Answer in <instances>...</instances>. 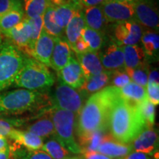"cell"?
<instances>
[{
  "instance_id": "cell-49",
  "label": "cell",
  "mask_w": 159,
  "mask_h": 159,
  "mask_svg": "<svg viewBox=\"0 0 159 159\" xmlns=\"http://www.w3.org/2000/svg\"><path fill=\"white\" fill-rule=\"evenodd\" d=\"M2 43V35L0 33V46H1Z\"/></svg>"
},
{
  "instance_id": "cell-18",
  "label": "cell",
  "mask_w": 159,
  "mask_h": 159,
  "mask_svg": "<svg viewBox=\"0 0 159 159\" xmlns=\"http://www.w3.org/2000/svg\"><path fill=\"white\" fill-rule=\"evenodd\" d=\"M70 46L67 41L63 38H57L53 48L50 64L52 68L58 72L68 63L71 57Z\"/></svg>"
},
{
  "instance_id": "cell-9",
  "label": "cell",
  "mask_w": 159,
  "mask_h": 159,
  "mask_svg": "<svg viewBox=\"0 0 159 159\" xmlns=\"http://www.w3.org/2000/svg\"><path fill=\"white\" fill-rule=\"evenodd\" d=\"M107 22L120 23L134 20V3L106 0L100 5Z\"/></svg>"
},
{
  "instance_id": "cell-27",
  "label": "cell",
  "mask_w": 159,
  "mask_h": 159,
  "mask_svg": "<svg viewBox=\"0 0 159 159\" xmlns=\"http://www.w3.org/2000/svg\"><path fill=\"white\" fill-rule=\"evenodd\" d=\"M41 150L47 152L53 159H80L81 156L74 154L67 150L56 139H52L44 143Z\"/></svg>"
},
{
  "instance_id": "cell-47",
  "label": "cell",
  "mask_w": 159,
  "mask_h": 159,
  "mask_svg": "<svg viewBox=\"0 0 159 159\" xmlns=\"http://www.w3.org/2000/svg\"><path fill=\"white\" fill-rule=\"evenodd\" d=\"M9 148V144L6 137L0 136V150H5Z\"/></svg>"
},
{
  "instance_id": "cell-45",
  "label": "cell",
  "mask_w": 159,
  "mask_h": 159,
  "mask_svg": "<svg viewBox=\"0 0 159 159\" xmlns=\"http://www.w3.org/2000/svg\"><path fill=\"white\" fill-rule=\"evenodd\" d=\"M148 82H153L159 83V74L158 69H155L149 72L148 75Z\"/></svg>"
},
{
  "instance_id": "cell-17",
  "label": "cell",
  "mask_w": 159,
  "mask_h": 159,
  "mask_svg": "<svg viewBox=\"0 0 159 159\" xmlns=\"http://www.w3.org/2000/svg\"><path fill=\"white\" fill-rule=\"evenodd\" d=\"M96 152L112 158L122 159L133 152V148L130 144H122L114 141V139H111L108 136H105Z\"/></svg>"
},
{
  "instance_id": "cell-5",
  "label": "cell",
  "mask_w": 159,
  "mask_h": 159,
  "mask_svg": "<svg viewBox=\"0 0 159 159\" xmlns=\"http://www.w3.org/2000/svg\"><path fill=\"white\" fill-rule=\"evenodd\" d=\"M27 55L6 41L0 46V92L14 84Z\"/></svg>"
},
{
  "instance_id": "cell-3",
  "label": "cell",
  "mask_w": 159,
  "mask_h": 159,
  "mask_svg": "<svg viewBox=\"0 0 159 159\" xmlns=\"http://www.w3.org/2000/svg\"><path fill=\"white\" fill-rule=\"evenodd\" d=\"M48 97L39 91L25 89L0 93V116L20 115L43 108Z\"/></svg>"
},
{
  "instance_id": "cell-26",
  "label": "cell",
  "mask_w": 159,
  "mask_h": 159,
  "mask_svg": "<svg viewBox=\"0 0 159 159\" xmlns=\"http://www.w3.org/2000/svg\"><path fill=\"white\" fill-rule=\"evenodd\" d=\"M118 92L121 98L133 104H139L147 99L146 88L134 82H130L122 88L118 89Z\"/></svg>"
},
{
  "instance_id": "cell-29",
  "label": "cell",
  "mask_w": 159,
  "mask_h": 159,
  "mask_svg": "<svg viewBox=\"0 0 159 159\" xmlns=\"http://www.w3.org/2000/svg\"><path fill=\"white\" fill-rule=\"evenodd\" d=\"M81 38L88 46L89 52H97L102 48L104 43L103 33L89 28L86 26L82 30Z\"/></svg>"
},
{
  "instance_id": "cell-8",
  "label": "cell",
  "mask_w": 159,
  "mask_h": 159,
  "mask_svg": "<svg viewBox=\"0 0 159 159\" xmlns=\"http://www.w3.org/2000/svg\"><path fill=\"white\" fill-rule=\"evenodd\" d=\"M134 21L141 26L158 32L159 29L158 9L152 0H136Z\"/></svg>"
},
{
  "instance_id": "cell-13",
  "label": "cell",
  "mask_w": 159,
  "mask_h": 159,
  "mask_svg": "<svg viewBox=\"0 0 159 159\" xmlns=\"http://www.w3.org/2000/svg\"><path fill=\"white\" fill-rule=\"evenodd\" d=\"M7 138L11 140V144L9 145L11 150L19 148L32 150H41L43 145V139L27 130L13 129Z\"/></svg>"
},
{
  "instance_id": "cell-11",
  "label": "cell",
  "mask_w": 159,
  "mask_h": 159,
  "mask_svg": "<svg viewBox=\"0 0 159 159\" xmlns=\"http://www.w3.org/2000/svg\"><path fill=\"white\" fill-rule=\"evenodd\" d=\"M2 34L8 39L10 42L13 43L16 48L30 57L29 43L31 37V27L27 18L25 17L19 25Z\"/></svg>"
},
{
  "instance_id": "cell-43",
  "label": "cell",
  "mask_w": 159,
  "mask_h": 159,
  "mask_svg": "<svg viewBox=\"0 0 159 159\" xmlns=\"http://www.w3.org/2000/svg\"><path fill=\"white\" fill-rule=\"evenodd\" d=\"M76 1L82 6L83 8H84V7L99 6L106 0H76Z\"/></svg>"
},
{
  "instance_id": "cell-42",
  "label": "cell",
  "mask_w": 159,
  "mask_h": 159,
  "mask_svg": "<svg viewBox=\"0 0 159 159\" xmlns=\"http://www.w3.org/2000/svg\"><path fill=\"white\" fill-rule=\"evenodd\" d=\"M81 154L82 156L80 159H114L95 151H86V152H83Z\"/></svg>"
},
{
  "instance_id": "cell-21",
  "label": "cell",
  "mask_w": 159,
  "mask_h": 159,
  "mask_svg": "<svg viewBox=\"0 0 159 159\" xmlns=\"http://www.w3.org/2000/svg\"><path fill=\"white\" fill-rule=\"evenodd\" d=\"M85 27V24L83 10H79L75 12L64 30L66 40L70 46L71 49L75 42L81 37V32Z\"/></svg>"
},
{
  "instance_id": "cell-24",
  "label": "cell",
  "mask_w": 159,
  "mask_h": 159,
  "mask_svg": "<svg viewBox=\"0 0 159 159\" xmlns=\"http://www.w3.org/2000/svg\"><path fill=\"white\" fill-rule=\"evenodd\" d=\"M125 69H135L147 63V58L142 48L137 45L122 46Z\"/></svg>"
},
{
  "instance_id": "cell-39",
  "label": "cell",
  "mask_w": 159,
  "mask_h": 159,
  "mask_svg": "<svg viewBox=\"0 0 159 159\" xmlns=\"http://www.w3.org/2000/svg\"><path fill=\"white\" fill-rule=\"evenodd\" d=\"M23 9V0H0V16L13 11Z\"/></svg>"
},
{
  "instance_id": "cell-50",
  "label": "cell",
  "mask_w": 159,
  "mask_h": 159,
  "mask_svg": "<svg viewBox=\"0 0 159 159\" xmlns=\"http://www.w3.org/2000/svg\"><path fill=\"white\" fill-rule=\"evenodd\" d=\"M152 2H153L155 3V4H156V5H158V0H152Z\"/></svg>"
},
{
  "instance_id": "cell-31",
  "label": "cell",
  "mask_w": 159,
  "mask_h": 159,
  "mask_svg": "<svg viewBox=\"0 0 159 159\" xmlns=\"http://www.w3.org/2000/svg\"><path fill=\"white\" fill-rule=\"evenodd\" d=\"M25 18L23 9L13 10L0 16V33L8 31L21 22Z\"/></svg>"
},
{
  "instance_id": "cell-7",
  "label": "cell",
  "mask_w": 159,
  "mask_h": 159,
  "mask_svg": "<svg viewBox=\"0 0 159 159\" xmlns=\"http://www.w3.org/2000/svg\"><path fill=\"white\" fill-rule=\"evenodd\" d=\"M83 96L76 89H72L58 80V85L52 99V108L69 111L78 114L83 107Z\"/></svg>"
},
{
  "instance_id": "cell-25",
  "label": "cell",
  "mask_w": 159,
  "mask_h": 159,
  "mask_svg": "<svg viewBox=\"0 0 159 159\" xmlns=\"http://www.w3.org/2000/svg\"><path fill=\"white\" fill-rule=\"evenodd\" d=\"M141 41L142 43V48L146 55L147 60H158L159 53V35L158 32L151 30L144 31Z\"/></svg>"
},
{
  "instance_id": "cell-20",
  "label": "cell",
  "mask_w": 159,
  "mask_h": 159,
  "mask_svg": "<svg viewBox=\"0 0 159 159\" xmlns=\"http://www.w3.org/2000/svg\"><path fill=\"white\" fill-rule=\"evenodd\" d=\"M111 74L112 71H103L98 75L85 79L82 86L79 89V92L83 97L98 92L110 83Z\"/></svg>"
},
{
  "instance_id": "cell-34",
  "label": "cell",
  "mask_w": 159,
  "mask_h": 159,
  "mask_svg": "<svg viewBox=\"0 0 159 159\" xmlns=\"http://www.w3.org/2000/svg\"><path fill=\"white\" fill-rule=\"evenodd\" d=\"M11 152L12 159H53L47 152L41 150H32L19 148L11 150Z\"/></svg>"
},
{
  "instance_id": "cell-41",
  "label": "cell",
  "mask_w": 159,
  "mask_h": 159,
  "mask_svg": "<svg viewBox=\"0 0 159 159\" xmlns=\"http://www.w3.org/2000/svg\"><path fill=\"white\" fill-rule=\"evenodd\" d=\"M71 50L74 51L76 53V55H78L83 54V53L89 52V48L88 46H87L85 41H83V39L80 37L75 42L74 46L72 47V48H71Z\"/></svg>"
},
{
  "instance_id": "cell-38",
  "label": "cell",
  "mask_w": 159,
  "mask_h": 159,
  "mask_svg": "<svg viewBox=\"0 0 159 159\" xmlns=\"http://www.w3.org/2000/svg\"><path fill=\"white\" fill-rule=\"evenodd\" d=\"M110 82L112 85L111 86H114L117 89H121L130 83L131 80L126 71L117 70L112 71Z\"/></svg>"
},
{
  "instance_id": "cell-2",
  "label": "cell",
  "mask_w": 159,
  "mask_h": 159,
  "mask_svg": "<svg viewBox=\"0 0 159 159\" xmlns=\"http://www.w3.org/2000/svg\"><path fill=\"white\" fill-rule=\"evenodd\" d=\"M148 126L137 104L129 102L119 96L109 117L108 128L113 139L122 144H130Z\"/></svg>"
},
{
  "instance_id": "cell-36",
  "label": "cell",
  "mask_w": 159,
  "mask_h": 159,
  "mask_svg": "<svg viewBox=\"0 0 159 159\" xmlns=\"http://www.w3.org/2000/svg\"><path fill=\"white\" fill-rule=\"evenodd\" d=\"M137 106L147 126H153L155 119H156V106L151 103L148 98L145 99L142 102L137 104Z\"/></svg>"
},
{
  "instance_id": "cell-32",
  "label": "cell",
  "mask_w": 159,
  "mask_h": 159,
  "mask_svg": "<svg viewBox=\"0 0 159 159\" xmlns=\"http://www.w3.org/2000/svg\"><path fill=\"white\" fill-rule=\"evenodd\" d=\"M26 17L30 19L43 16L48 7V0H24Z\"/></svg>"
},
{
  "instance_id": "cell-6",
  "label": "cell",
  "mask_w": 159,
  "mask_h": 159,
  "mask_svg": "<svg viewBox=\"0 0 159 159\" xmlns=\"http://www.w3.org/2000/svg\"><path fill=\"white\" fill-rule=\"evenodd\" d=\"M50 117L54 125L55 139L74 154H81V149L74 136L76 114L61 109H50Z\"/></svg>"
},
{
  "instance_id": "cell-48",
  "label": "cell",
  "mask_w": 159,
  "mask_h": 159,
  "mask_svg": "<svg viewBox=\"0 0 159 159\" xmlns=\"http://www.w3.org/2000/svg\"><path fill=\"white\" fill-rule=\"evenodd\" d=\"M108 1H114V2H128V3H134L136 0H108Z\"/></svg>"
},
{
  "instance_id": "cell-22",
  "label": "cell",
  "mask_w": 159,
  "mask_h": 159,
  "mask_svg": "<svg viewBox=\"0 0 159 159\" xmlns=\"http://www.w3.org/2000/svg\"><path fill=\"white\" fill-rule=\"evenodd\" d=\"M83 13L86 27L103 33L108 22L104 16L100 5L84 7L83 9Z\"/></svg>"
},
{
  "instance_id": "cell-15",
  "label": "cell",
  "mask_w": 159,
  "mask_h": 159,
  "mask_svg": "<svg viewBox=\"0 0 159 159\" xmlns=\"http://www.w3.org/2000/svg\"><path fill=\"white\" fill-rule=\"evenodd\" d=\"M99 55L103 69H105V71H114L125 69L122 47L116 43H111L105 51Z\"/></svg>"
},
{
  "instance_id": "cell-40",
  "label": "cell",
  "mask_w": 159,
  "mask_h": 159,
  "mask_svg": "<svg viewBox=\"0 0 159 159\" xmlns=\"http://www.w3.org/2000/svg\"><path fill=\"white\" fill-rule=\"evenodd\" d=\"M147 98L155 106L159 104V83L148 82L146 86Z\"/></svg>"
},
{
  "instance_id": "cell-35",
  "label": "cell",
  "mask_w": 159,
  "mask_h": 159,
  "mask_svg": "<svg viewBox=\"0 0 159 159\" xmlns=\"http://www.w3.org/2000/svg\"><path fill=\"white\" fill-rule=\"evenodd\" d=\"M27 20H28L31 27V37L29 43V52L30 57H33L35 44L36 43L38 39L39 38L40 35H41V30L43 29V16L30 18V19L27 18Z\"/></svg>"
},
{
  "instance_id": "cell-28",
  "label": "cell",
  "mask_w": 159,
  "mask_h": 159,
  "mask_svg": "<svg viewBox=\"0 0 159 159\" xmlns=\"http://www.w3.org/2000/svg\"><path fill=\"white\" fill-rule=\"evenodd\" d=\"M27 131L33 133L42 139L46 138L55 139L54 125L50 116H46L27 127Z\"/></svg>"
},
{
  "instance_id": "cell-10",
  "label": "cell",
  "mask_w": 159,
  "mask_h": 159,
  "mask_svg": "<svg viewBox=\"0 0 159 159\" xmlns=\"http://www.w3.org/2000/svg\"><path fill=\"white\" fill-rule=\"evenodd\" d=\"M142 34V26L134 20L116 24L114 32L116 43L122 47L136 45L141 41Z\"/></svg>"
},
{
  "instance_id": "cell-37",
  "label": "cell",
  "mask_w": 159,
  "mask_h": 159,
  "mask_svg": "<svg viewBox=\"0 0 159 159\" xmlns=\"http://www.w3.org/2000/svg\"><path fill=\"white\" fill-rule=\"evenodd\" d=\"M25 123V120L21 119H4L0 118V136L7 138L13 129L21 126Z\"/></svg>"
},
{
  "instance_id": "cell-44",
  "label": "cell",
  "mask_w": 159,
  "mask_h": 159,
  "mask_svg": "<svg viewBox=\"0 0 159 159\" xmlns=\"http://www.w3.org/2000/svg\"><path fill=\"white\" fill-rule=\"evenodd\" d=\"M122 159H152L151 156L146 155L144 153H142V152H131L130 154H128L126 157H125Z\"/></svg>"
},
{
  "instance_id": "cell-16",
  "label": "cell",
  "mask_w": 159,
  "mask_h": 159,
  "mask_svg": "<svg viewBox=\"0 0 159 159\" xmlns=\"http://www.w3.org/2000/svg\"><path fill=\"white\" fill-rule=\"evenodd\" d=\"M57 39V38L49 35L42 29L41 35L35 44L32 57L47 67H50L52 54Z\"/></svg>"
},
{
  "instance_id": "cell-4",
  "label": "cell",
  "mask_w": 159,
  "mask_h": 159,
  "mask_svg": "<svg viewBox=\"0 0 159 159\" xmlns=\"http://www.w3.org/2000/svg\"><path fill=\"white\" fill-rule=\"evenodd\" d=\"M54 75L48 67L39 61L27 56L21 71L15 80L18 87L30 91L45 90L54 85Z\"/></svg>"
},
{
  "instance_id": "cell-19",
  "label": "cell",
  "mask_w": 159,
  "mask_h": 159,
  "mask_svg": "<svg viewBox=\"0 0 159 159\" xmlns=\"http://www.w3.org/2000/svg\"><path fill=\"white\" fill-rule=\"evenodd\" d=\"M77 57L85 79L98 75L104 71L97 52H87L83 54L77 55Z\"/></svg>"
},
{
  "instance_id": "cell-12",
  "label": "cell",
  "mask_w": 159,
  "mask_h": 159,
  "mask_svg": "<svg viewBox=\"0 0 159 159\" xmlns=\"http://www.w3.org/2000/svg\"><path fill=\"white\" fill-rule=\"evenodd\" d=\"M131 146L134 152L155 156L156 158L158 150V133L152 127H148L133 141Z\"/></svg>"
},
{
  "instance_id": "cell-23",
  "label": "cell",
  "mask_w": 159,
  "mask_h": 159,
  "mask_svg": "<svg viewBox=\"0 0 159 159\" xmlns=\"http://www.w3.org/2000/svg\"><path fill=\"white\" fill-rule=\"evenodd\" d=\"M83 9L82 6L76 0H69L63 5L55 7L54 19L55 22L61 29L65 30V27L74 16L75 12Z\"/></svg>"
},
{
  "instance_id": "cell-14",
  "label": "cell",
  "mask_w": 159,
  "mask_h": 159,
  "mask_svg": "<svg viewBox=\"0 0 159 159\" xmlns=\"http://www.w3.org/2000/svg\"><path fill=\"white\" fill-rule=\"evenodd\" d=\"M58 80L74 89H79L85 80L80 65L77 59L71 57L63 68L59 71Z\"/></svg>"
},
{
  "instance_id": "cell-46",
  "label": "cell",
  "mask_w": 159,
  "mask_h": 159,
  "mask_svg": "<svg viewBox=\"0 0 159 159\" xmlns=\"http://www.w3.org/2000/svg\"><path fill=\"white\" fill-rule=\"evenodd\" d=\"M0 159H12L10 148L5 149V150H0Z\"/></svg>"
},
{
  "instance_id": "cell-33",
  "label": "cell",
  "mask_w": 159,
  "mask_h": 159,
  "mask_svg": "<svg viewBox=\"0 0 159 159\" xmlns=\"http://www.w3.org/2000/svg\"><path fill=\"white\" fill-rule=\"evenodd\" d=\"M130 80L146 88L148 80L149 69L147 63L135 69H125Z\"/></svg>"
},
{
  "instance_id": "cell-30",
  "label": "cell",
  "mask_w": 159,
  "mask_h": 159,
  "mask_svg": "<svg viewBox=\"0 0 159 159\" xmlns=\"http://www.w3.org/2000/svg\"><path fill=\"white\" fill-rule=\"evenodd\" d=\"M55 7L48 5L43 14V29L49 35L55 38H63L64 30L61 29L54 19Z\"/></svg>"
},
{
  "instance_id": "cell-1",
  "label": "cell",
  "mask_w": 159,
  "mask_h": 159,
  "mask_svg": "<svg viewBox=\"0 0 159 159\" xmlns=\"http://www.w3.org/2000/svg\"><path fill=\"white\" fill-rule=\"evenodd\" d=\"M118 89L107 86L90 96L78 113L77 135L79 139L108 128L111 108L119 97Z\"/></svg>"
}]
</instances>
